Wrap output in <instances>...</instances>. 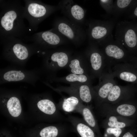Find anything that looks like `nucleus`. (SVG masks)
<instances>
[{
    "mask_svg": "<svg viewBox=\"0 0 137 137\" xmlns=\"http://www.w3.org/2000/svg\"><path fill=\"white\" fill-rule=\"evenodd\" d=\"M98 45L105 56L108 70L116 64L130 63L134 56L119 42L114 39L112 34Z\"/></svg>",
    "mask_w": 137,
    "mask_h": 137,
    "instance_id": "39448f33",
    "label": "nucleus"
},
{
    "mask_svg": "<svg viewBox=\"0 0 137 137\" xmlns=\"http://www.w3.org/2000/svg\"><path fill=\"white\" fill-rule=\"evenodd\" d=\"M93 78L90 75L86 74H77L73 73L69 74L64 78V80L72 83H87L91 84L92 79Z\"/></svg>",
    "mask_w": 137,
    "mask_h": 137,
    "instance_id": "a878e982",
    "label": "nucleus"
},
{
    "mask_svg": "<svg viewBox=\"0 0 137 137\" xmlns=\"http://www.w3.org/2000/svg\"><path fill=\"white\" fill-rule=\"evenodd\" d=\"M80 114L85 122L95 132L98 137H103L91 106L84 104Z\"/></svg>",
    "mask_w": 137,
    "mask_h": 137,
    "instance_id": "5701e85b",
    "label": "nucleus"
},
{
    "mask_svg": "<svg viewBox=\"0 0 137 137\" xmlns=\"http://www.w3.org/2000/svg\"><path fill=\"white\" fill-rule=\"evenodd\" d=\"M88 61L91 75L93 78H99L108 70L105 56L99 46L96 43L89 42L85 53Z\"/></svg>",
    "mask_w": 137,
    "mask_h": 137,
    "instance_id": "9b49d317",
    "label": "nucleus"
},
{
    "mask_svg": "<svg viewBox=\"0 0 137 137\" xmlns=\"http://www.w3.org/2000/svg\"><path fill=\"white\" fill-rule=\"evenodd\" d=\"M127 128H106L104 129V131L103 137H120L124 132Z\"/></svg>",
    "mask_w": 137,
    "mask_h": 137,
    "instance_id": "bb28decb",
    "label": "nucleus"
},
{
    "mask_svg": "<svg viewBox=\"0 0 137 137\" xmlns=\"http://www.w3.org/2000/svg\"><path fill=\"white\" fill-rule=\"evenodd\" d=\"M67 118V121L72 127L73 132L78 137H98L95 132L83 119L70 115Z\"/></svg>",
    "mask_w": 137,
    "mask_h": 137,
    "instance_id": "412c9836",
    "label": "nucleus"
},
{
    "mask_svg": "<svg viewBox=\"0 0 137 137\" xmlns=\"http://www.w3.org/2000/svg\"><path fill=\"white\" fill-rule=\"evenodd\" d=\"M136 137H137V127L136 129Z\"/></svg>",
    "mask_w": 137,
    "mask_h": 137,
    "instance_id": "7c9ffc66",
    "label": "nucleus"
},
{
    "mask_svg": "<svg viewBox=\"0 0 137 137\" xmlns=\"http://www.w3.org/2000/svg\"><path fill=\"white\" fill-rule=\"evenodd\" d=\"M115 26V40L134 56L137 49V26L126 20L117 22Z\"/></svg>",
    "mask_w": 137,
    "mask_h": 137,
    "instance_id": "6e6552de",
    "label": "nucleus"
},
{
    "mask_svg": "<svg viewBox=\"0 0 137 137\" xmlns=\"http://www.w3.org/2000/svg\"><path fill=\"white\" fill-rule=\"evenodd\" d=\"M0 38H25L27 32L25 24L24 7L18 0H0Z\"/></svg>",
    "mask_w": 137,
    "mask_h": 137,
    "instance_id": "f257e3e1",
    "label": "nucleus"
},
{
    "mask_svg": "<svg viewBox=\"0 0 137 137\" xmlns=\"http://www.w3.org/2000/svg\"><path fill=\"white\" fill-rule=\"evenodd\" d=\"M137 92L136 86L134 84L121 85L116 84L112 89L104 103L114 104L135 99Z\"/></svg>",
    "mask_w": 137,
    "mask_h": 137,
    "instance_id": "2eb2a0df",
    "label": "nucleus"
},
{
    "mask_svg": "<svg viewBox=\"0 0 137 137\" xmlns=\"http://www.w3.org/2000/svg\"><path fill=\"white\" fill-rule=\"evenodd\" d=\"M1 100L5 101L7 110L12 117L19 116L22 112V107L18 94L13 92L5 91L1 92Z\"/></svg>",
    "mask_w": 137,
    "mask_h": 137,
    "instance_id": "6ab92c4d",
    "label": "nucleus"
},
{
    "mask_svg": "<svg viewBox=\"0 0 137 137\" xmlns=\"http://www.w3.org/2000/svg\"><path fill=\"white\" fill-rule=\"evenodd\" d=\"M52 28L75 45L82 43L86 38V32L81 25L67 18L56 19L53 22Z\"/></svg>",
    "mask_w": 137,
    "mask_h": 137,
    "instance_id": "1a4fd4ad",
    "label": "nucleus"
},
{
    "mask_svg": "<svg viewBox=\"0 0 137 137\" xmlns=\"http://www.w3.org/2000/svg\"><path fill=\"white\" fill-rule=\"evenodd\" d=\"M84 104L77 96L70 95L68 97L64 98L60 101L58 107L66 113L77 112L80 114Z\"/></svg>",
    "mask_w": 137,
    "mask_h": 137,
    "instance_id": "4be33fe9",
    "label": "nucleus"
},
{
    "mask_svg": "<svg viewBox=\"0 0 137 137\" xmlns=\"http://www.w3.org/2000/svg\"><path fill=\"white\" fill-rule=\"evenodd\" d=\"M114 78L111 70L107 71L99 78L98 84L93 87L94 92L93 101L96 109L104 102L113 87L117 84Z\"/></svg>",
    "mask_w": 137,
    "mask_h": 137,
    "instance_id": "ddd939ff",
    "label": "nucleus"
},
{
    "mask_svg": "<svg viewBox=\"0 0 137 137\" xmlns=\"http://www.w3.org/2000/svg\"><path fill=\"white\" fill-rule=\"evenodd\" d=\"M82 58L81 56H78L70 59L68 64L72 73L89 75L88 74L89 73L91 75L89 66L82 65L81 62Z\"/></svg>",
    "mask_w": 137,
    "mask_h": 137,
    "instance_id": "393cba45",
    "label": "nucleus"
},
{
    "mask_svg": "<svg viewBox=\"0 0 137 137\" xmlns=\"http://www.w3.org/2000/svg\"><path fill=\"white\" fill-rule=\"evenodd\" d=\"M117 20L113 17L107 20H91L88 21L86 33L89 42L99 45L112 35Z\"/></svg>",
    "mask_w": 137,
    "mask_h": 137,
    "instance_id": "0eeeda50",
    "label": "nucleus"
},
{
    "mask_svg": "<svg viewBox=\"0 0 137 137\" xmlns=\"http://www.w3.org/2000/svg\"><path fill=\"white\" fill-rule=\"evenodd\" d=\"M34 97L37 100L38 108L44 115L46 120L60 122L67 121V118L60 112L58 106L49 96L40 94Z\"/></svg>",
    "mask_w": 137,
    "mask_h": 137,
    "instance_id": "4468645a",
    "label": "nucleus"
},
{
    "mask_svg": "<svg viewBox=\"0 0 137 137\" xmlns=\"http://www.w3.org/2000/svg\"><path fill=\"white\" fill-rule=\"evenodd\" d=\"M114 1L113 0H100V4L106 12L107 17L112 15Z\"/></svg>",
    "mask_w": 137,
    "mask_h": 137,
    "instance_id": "cd10ccee",
    "label": "nucleus"
},
{
    "mask_svg": "<svg viewBox=\"0 0 137 137\" xmlns=\"http://www.w3.org/2000/svg\"><path fill=\"white\" fill-rule=\"evenodd\" d=\"M62 91L78 97L86 105L90 104L93 101L94 92L91 84L87 83L72 84L67 88H63Z\"/></svg>",
    "mask_w": 137,
    "mask_h": 137,
    "instance_id": "f3484780",
    "label": "nucleus"
},
{
    "mask_svg": "<svg viewBox=\"0 0 137 137\" xmlns=\"http://www.w3.org/2000/svg\"><path fill=\"white\" fill-rule=\"evenodd\" d=\"M57 6L67 18L80 25L83 23L86 11L73 0H62Z\"/></svg>",
    "mask_w": 137,
    "mask_h": 137,
    "instance_id": "dca6fc26",
    "label": "nucleus"
},
{
    "mask_svg": "<svg viewBox=\"0 0 137 137\" xmlns=\"http://www.w3.org/2000/svg\"><path fill=\"white\" fill-rule=\"evenodd\" d=\"M133 1L131 0H116L114 1L113 17L118 19L122 15L129 12Z\"/></svg>",
    "mask_w": 137,
    "mask_h": 137,
    "instance_id": "b1692460",
    "label": "nucleus"
},
{
    "mask_svg": "<svg viewBox=\"0 0 137 137\" xmlns=\"http://www.w3.org/2000/svg\"><path fill=\"white\" fill-rule=\"evenodd\" d=\"M24 17L28 21L30 28L36 31L40 24L57 10V6L47 4L39 0L24 1Z\"/></svg>",
    "mask_w": 137,
    "mask_h": 137,
    "instance_id": "20e7f679",
    "label": "nucleus"
},
{
    "mask_svg": "<svg viewBox=\"0 0 137 137\" xmlns=\"http://www.w3.org/2000/svg\"><path fill=\"white\" fill-rule=\"evenodd\" d=\"M136 126L127 128L120 137H136Z\"/></svg>",
    "mask_w": 137,
    "mask_h": 137,
    "instance_id": "c85d7f7f",
    "label": "nucleus"
},
{
    "mask_svg": "<svg viewBox=\"0 0 137 137\" xmlns=\"http://www.w3.org/2000/svg\"><path fill=\"white\" fill-rule=\"evenodd\" d=\"M105 118L101 125L104 129L107 127L125 128L135 127L137 120L117 115H109Z\"/></svg>",
    "mask_w": 137,
    "mask_h": 137,
    "instance_id": "aec40b11",
    "label": "nucleus"
},
{
    "mask_svg": "<svg viewBox=\"0 0 137 137\" xmlns=\"http://www.w3.org/2000/svg\"><path fill=\"white\" fill-rule=\"evenodd\" d=\"M42 58L41 67L43 74L48 75V78L54 76L58 70L66 66L70 59L67 52L58 50H40L37 54Z\"/></svg>",
    "mask_w": 137,
    "mask_h": 137,
    "instance_id": "423d86ee",
    "label": "nucleus"
},
{
    "mask_svg": "<svg viewBox=\"0 0 137 137\" xmlns=\"http://www.w3.org/2000/svg\"><path fill=\"white\" fill-rule=\"evenodd\" d=\"M67 39L53 28L35 33L28 39L37 47L39 51L55 48L65 43Z\"/></svg>",
    "mask_w": 137,
    "mask_h": 137,
    "instance_id": "f8f14e48",
    "label": "nucleus"
},
{
    "mask_svg": "<svg viewBox=\"0 0 137 137\" xmlns=\"http://www.w3.org/2000/svg\"><path fill=\"white\" fill-rule=\"evenodd\" d=\"M131 16L137 17V6L134 9L132 13L130 15Z\"/></svg>",
    "mask_w": 137,
    "mask_h": 137,
    "instance_id": "c756f323",
    "label": "nucleus"
},
{
    "mask_svg": "<svg viewBox=\"0 0 137 137\" xmlns=\"http://www.w3.org/2000/svg\"><path fill=\"white\" fill-rule=\"evenodd\" d=\"M2 57L11 65L24 67L30 58L39 50L33 44H27L16 37L0 38Z\"/></svg>",
    "mask_w": 137,
    "mask_h": 137,
    "instance_id": "f03ea898",
    "label": "nucleus"
},
{
    "mask_svg": "<svg viewBox=\"0 0 137 137\" xmlns=\"http://www.w3.org/2000/svg\"><path fill=\"white\" fill-rule=\"evenodd\" d=\"M43 74L41 67L27 70L11 65L0 70V84L12 82H23L33 86Z\"/></svg>",
    "mask_w": 137,
    "mask_h": 137,
    "instance_id": "7ed1b4c3",
    "label": "nucleus"
},
{
    "mask_svg": "<svg viewBox=\"0 0 137 137\" xmlns=\"http://www.w3.org/2000/svg\"><path fill=\"white\" fill-rule=\"evenodd\" d=\"M136 88H137V84L136 85Z\"/></svg>",
    "mask_w": 137,
    "mask_h": 137,
    "instance_id": "2f4dec72",
    "label": "nucleus"
},
{
    "mask_svg": "<svg viewBox=\"0 0 137 137\" xmlns=\"http://www.w3.org/2000/svg\"><path fill=\"white\" fill-rule=\"evenodd\" d=\"M100 116L117 115L137 119V101L135 99L115 104L104 103L96 109Z\"/></svg>",
    "mask_w": 137,
    "mask_h": 137,
    "instance_id": "9d476101",
    "label": "nucleus"
},
{
    "mask_svg": "<svg viewBox=\"0 0 137 137\" xmlns=\"http://www.w3.org/2000/svg\"><path fill=\"white\" fill-rule=\"evenodd\" d=\"M111 72L114 77L137 84V69L131 63L116 64L112 67Z\"/></svg>",
    "mask_w": 137,
    "mask_h": 137,
    "instance_id": "a211bd4d",
    "label": "nucleus"
}]
</instances>
